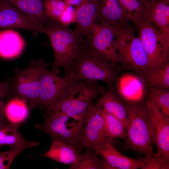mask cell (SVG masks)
Listing matches in <instances>:
<instances>
[{
	"instance_id": "cell-26",
	"label": "cell",
	"mask_w": 169,
	"mask_h": 169,
	"mask_svg": "<svg viewBox=\"0 0 169 169\" xmlns=\"http://www.w3.org/2000/svg\"><path fill=\"white\" fill-rule=\"evenodd\" d=\"M149 0H118L125 19L134 25L141 21Z\"/></svg>"
},
{
	"instance_id": "cell-27",
	"label": "cell",
	"mask_w": 169,
	"mask_h": 169,
	"mask_svg": "<svg viewBox=\"0 0 169 169\" xmlns=\"http://www.w3.org/2000/svg\"><path fill=\"white\" fill-rule=\"evenodd\" d=\"M143 76L149 86L169 90V62L160 67L149 70Z\"/></svg>"
},
{
	"instance_id": "cell-6",
	"label": "cell",
	"mask_w": 169,
	"mask_h": 169,
	"mask_svg": "<svg viewBox=\"0 0 169 169\" xmlns=\"http://www.w3.org/2000/svg\"><path fill=\"white\" fill-rule=\"evenodd\" d=\"M50 64L42 59L32 60L23 69L17 68L8 81V92L11 98L24 100L30 108L36 107L39 95L42 74Z\"/></svg>"
},
{
	"instance_id": "cell-15",
	"label": "cell",
	"mask_w": 169,
	"mask_h": 169,
	"mask_svg": "<svg viewBox=\"0 0 169 169\" xmlns=\"http://www.w3.org/2000/svg\"><path fill=\"white\" fill-rule=\"evenodd\" d=\"M143 20L150 22L169 41V0H149Z\"/></svg>"
},
{
	"instance_id": "cell-5",
	"label": "cell",
	"mask_w": 169,
	"mask_h": 169,
	"mask_svg": "<svg viewBox=\"0 0 169 169\" xmlns=\"http://www.w3.org/2000/svg\"><path fill=\"white\" fill-rule=\"evenodd\" d=\"M118 64L124 69L144 76L150 65L147 55L135 29L130 25L115 27Z\"/></svg>"
},
{
	"instance_id": "cell-34",
	"label": "cell",
	"mask_w": 169,
	"mask_h": 169,
	"mask_svg": "<svg viewBox=\"0 0 169 169\" xmlns=\"http://www.w3.org/2000/svg\"><path fill=\"white\" fill-rule=\"evenodd\" d=\"M8 87L7 81L0 82V121L6 119L4 98L8 95Z\"/></svg>"
},
{
	"instance_id": "cell-12",
	"label": "cell",
	"mask_w": 169,
	"mask_h": 169,
	"mask_svg": "<svg viewBox=\"0 0 169 169\" xmlns=\"http://www.w3.org/2000/svg\"><path fill=\"white\" fill-rule=\"evenodd\" d=\"M18 28L31 32L34 36L44 33L45 26L18 9L6 0H0V29Z\"/></svg>"
},
{
	"instance_id": "cell-24",
	"label": "cell",
	"mask_w": 169,
	"mask_h": 169,
	"mask_svg": "<svg viewBox=\"0 0 169 169\" xmlns=\"http://www.w3.org/2000/svg\"><path fill=\"white\" fill-rule=\"evenodd\" d=\"M28 105L23 100L17 97L11 98L5 107L6 119L18 126L29 115Z\"/></svg>"
},
{
	"instance_id": "cell-4",
	"label": "cell",
	"mask_w": 169,
	"mask_h": 169,
	"mask_svg": "<svg viewBox=\"0 0 169 169\" xmlns=\"http://www.w3.org/2000/svg\"><path fill=\"white\" fill-rule=\"evenodd\" d=\"M64 75L72 80L102 81L108 86L113 85L119 76L117 65L90 49L85 44Z\"/></svg>"
},
{
	"instance_id": "cell-22",
	"label": "cell",
	"mask_w": 169,
	"mask_h": 169,
	"mask_svg": "<svg viewBox=\"0 0 169 169\" xmlns=\"http://www.w3.org/2000/svg\"><path fill=\"white\" fill-rule=\"evenodd\" d=\"M39 24L45 26L51 19L46 15L43 0H6Z\"/></svg>"
},
{
	"instance_id": "cell-25",
	"label": "cell",
	"mask_w": 169,
	"mask_h": 169,
	"mask_svg": "<svg viewBox=\"0 0 169 169\" xmlns=\"http://www.w3.org/2000/svg\"><path fill=\"white\" fill-rule=\"evenodd\" d=\"M95 105L104 119L108 137L112 140L119 138L125 141L127 138V132L122 122L103 108Z\"/></svg>"
},
{
	"instance_id": "cell-2",
	"label": "cell",
	"mask_w": 169,
	"mask_h": 169,
	"mask_svg": "<svg viewBox=\"0 0 169 169\" xmlns=\"http://www.w3.org/2000/svg\"><path fill=\"white\" fill-rule=\"evenodd\" d=\"M44 33L48 37L53 50L51 70L58 74L59 68H63L66 73L84 46L85 38L75 29L52 20L45 26Z\"/></svg>"
},
{
	"instance_id": "cell-37",
	"label": "cell",
	"mask_w": 169,
	"mask_h": 169,
	"mask_svg": "<svg viewBox=\"0 0 169 169\" xmlns=\"http://www.w3.org/2000/svg\"><path fill=\"white\" fill-rule=\"evenodd\" d=\"M46 0H43L44 1V2L45 1H46Z\"/></svg>"
},
{
	"instance_id": "cell-36",
	"label": "cell",
	"mask_w": 169,
	"mask_h": 169,
	"mask_svg": "<svg viewBox=\"0 0 169 169\" xmlns=\"http://www.w3.org/2000/svg\"><path fill=\"white\" fill-rule=\"evenodd\" d=\"M99 167L100 169H115L114 168L103 159H100Z\"/></svg>"
},
{
	"instance_id": "cell-33",
	"label": "cell",
	"mask_w": 169,
	"mask_h": 169,
	"mask_svg": "<svg viewBox=\"0 0 169 169\" xmlns=\"http://www.w3.org/2000/svg\"><path fill=\"white\" fill-rule=\"evenodd\" d=\"M77 18V14L75 8L68 5L60 16L59 23L64 26H68L71 24L76 23Z\"/></svg>"
},
{
	"instance_id": "cell-11",
	"label": "cell",
	"mask_w": 169,
	"mask_h": 169,
	"mask_svg": "<svg viewBox=\"0 0 169 169\" xmlns=\"http://www.w3.org/2000/svg\"><path fill=\"white\" fill-rule=\"evenodd\" d=\"M106 134L104 119L92 104L87 112L80 140L77 146L80 152L88 148L112 141Z\"/></svg>"
},
{
	"instance_id": "cell-31",
	"label": "cell",
	"mask_w": 169,
	"mask_h": 169,
	"mask_svg": "<svg viewBox=\"0 0 169 169\" xmlns=\"http://www.w3.org/2000/svg\"><path fill=\"white\" fill-rule=\"evenodd\" d=\"M68 6L63 0H47L44 2V11L47 16L58 23Z\"/></svg>"
},
{
	"instance_id": "cell-9",
	"label": "cell",
	"mask_w": 169,
	"mask_h": 169,
	"mask_svg": "<svg viewBox=\"0 0 169 169\" xmlns=\"http://www.w3.org/2000/svg\"><path fill=\"white\" fill-rule=\"evenodd\" d=\"M84 38L90 49L113 64H118L115 27L95 23Z\"/></svg>"
},
{
	"instance_id": "cell-17",
	"label": "cell",
	"mask_w": 169,
	"mask_h": 169,
	"mask_svg": "<svg viewBox=\"0 0 169 169\" xmlns=\"http://www.w3.org/2000/svg\"><path fill=\"white\" fill-rule=\"evenodd\" d=\"M118 0H100L95 23L112 27L130 25Z\"/></svg>"
},
{
	"instance_id": "cell-19",
	"label": "cell",
	"mask_w": 169,
	"mask_h": 169,
	"mask_svg": "<svg viewBox=\"0 0 169 169\" xmlns=\"http://www.w3.org/2000/svg\"><path fill=\"white\" fill-rule=\"evenodd\" d=\"M48 150L37 157H44L65 164H72L76 162L81 154L77 147L58 141H51Z\"/></svg>"
},
{
	"instance_id": "cell-8",
	"label": "cell",
	"mask_w": 169,
	"mask_h": 169,
	"mask_svg": "<svg viewBox=\"0 0 169 169\" xmlns=\"http://www.w3.org/2000/svg\"><path fill=\"white\" fill-rule=\"evenodd\" d=\"M135 26L149 60V70L160 67L169 62V41L158 29L146 21H141Z\"/></svg>"
},
{
	"instance_id": "cell-21",
	"label": "cell",
	"mask_w": 169,
	"mask_h": 169,
	"mask_svg": "<svg viewBox=\"0 0 169 169\" xmlns=\"http://www.w3.org/2000/svg\"><path fill=\"white\" fill-rule=\"evenodd\" d=\"M25 41L18 32L11 29L0 32V56L12 59L19 56L23 51Z\"/></svg>"
},
{
	"instance_id": "cell-35",
	"label": "cell",
	"mask_w": 169,
	"mask_h": 169,
	"mask_svg": "<svg viewBox=\"0 0 169 169\" xmlns=\"http://www.w3.org/2000/svg\"><path fill=\"white\" fill-rule=\"evenodd\" d=\"M68 5L78 8L87 2L89 0H63Z\"/></svg>"
},
{
	"instance_id": "cell-14",
	"label": "cell",
	"mask_w": 169,
	"mask_h": 169,
	"mask_svg": "<svg viewBox=\"0 0 169 169\" xmlns=\"http://www.w3.org/2000/svg\"><path fill=\"white\" fill-rule=\"evenodd\" d=\"M146 103L154 120L152 144L156 147V153L169 162V117L163 114L154 105Z\"/></svg>"
},
{
	"instance_id": "cell-32",
	"label": "cell",
	"mask_w": 169,
	"mask_h": 169,
	"mask_svg": "<svg viewBox=\"0 0 169 169\" xmlns=\"http://www.w3.org/2000/svg\"><path fill=\"white\" fill-rule=\"evenodd\" d=\"M142 161L141 169H169V162L154 151L140 157Z\"/></svg>"
},
{
	"instance_id": "cell-16",
	"label": "cell",
	"mask_w": 169,
	"mask_h": 169,
	"mask_svg": "<svg viewBox=\"0 0 169 169\" xmlns=\"http://www.w3.org/2000/svg\"><path fill=\"white\" fill-rule=\"evenodd\" d=\"M91 148L115 169H137L142 166L140 157L135 159L123 155L114 147L112 141Z\"/></svg>"
},
{
	"instance_id": "cell-30",
	"label": "cell",
	"mask_w": 169,
	"mask_h": 169,
	"mask_svg": "<svg viewBox=\"0 0 169 169\" xmlns=\"http://www.w3.org/2000/svg\"><path fill=\"white\" fill-rule=\"evenodd\" d=\"M78 161L69 166L70 169H100V159L98 154L91 148L85 149Z\"/></svg>"
},
{
	"instance_id": "cell-7",
	"label": "cell",
	"mask_w": 169,
	"mask_h": 169,
	"mask_svg": "<svg viewBox=\"0 0 169 169\" xmlns=\"http://www.w3.org/2000/svg\"><path fill=\"white\" fill-rule=\"evenodd\" d=\"M43 117L44 121L42 124H36V128L49 136L51 141H62L77 148L86 118L81 120L75 119L60 111L44 113Z\"/></svg>"
},
{
	"instance_id": "cell-29",
	"label": "cell",
	"mask_w": 169,
	"mask_h": 169,
	"mask_svg": "<svg viewBox=\"0 0 169 169\" xmlns=\"http://www.w3.org/2000/svg\"><path fill=\"white\" fill-rule=\"evenodd\" d=\"M40 144L39 142L29 141L23 145L10 147L9 150L4 151H0V169H9L15 158L23 151Z\"/></svg>"
},
{
	"instance_id": "cell-23",
	"label": "cell",
	"mask_w": 169,
	"mask_h": 169,
	"mask_svg": "<svg viewBox=\"0 0 169 169\" xmlns=\"http://www.w3.org/2000/svg\"><path fill=\"white\" fill-rule=\"evenodd\" d=\"M18 127L6 119L0 121V147L3 146L10 147L18 146L28 142L21 133Z\"/></svg>"
},
{
	"instance_id": "cell-1",
	"label": "cell",
	"mask_w": 169,
	"mask_h": 169,
	"mask_svg": "<svg viewBox=\"0 0 169 169\" xmlns=\"http://www.w3.org/2000/svg\"><path fill=\"white\" fill-rule=\"evenodd\" d=\"M124 103L129 121L125 148L145 155L152 152L154 120L149 107L145 101Z\"/></svg>"
},
{
	"instance_id": "cell-10",
	"label": "cell",
	"mask_w": 169,
	"mask_h": 169,
	"mask_svg": "<svg viewBox=\"0 0 169 169\" xmlns=\"http://www.w3.org/2000/svg\"><path fill=\"white\" fill-rule=\"evenodd\" d=\"M71 80L66 76H60L47 68L45 69L40 79L36 107L47 111L59 100Z\"/></svg>"
},
{
	"instance_id": "cell-28",
	"label": "cell",
	"mask_w": 169,
	"mask_h": 169,
	"mask_svg": "<svg viewBox=\"0 0 169 169\" xmlns=\"http://www.w3.org/2000/svg\"><path fill=\"white\" fill-rule=\"evenodd\" d=\"M145 101L154 105L163 114L169 117V90L148 86Z\"/></svg>"
},
{
	"instance_id": "cell-18",
	"label": "cell",
	"mask_w": 169,
	"mask_h": 169,
	"mask_svg": "<svg viewBox=\"0 0 169 169\" xmlns=\"http://www.w3.org/2000/svg\"><path fill=\"white\" fill-rule=\"evenodd\" d=\"M96 102V105L103 108L119 119L126 131L129 121L125 105L113 85L108 86L100 95Z\"/></svg>"
},
{
	"instance_id": "cell-3",
	"label": "cell",
	"mask_w": 169,
	"mask_h": 169,
	"mask_svg": "<svg viewBox=\"0 0 169 169\" xmlns=\"http://www.w3.org/2000/svg\"><path fill=\"white\" fill-rule=\"evenodd\" d=\"M105 89L96 81L71 80L59 100L45 113L60 111L75 119H84L92 100Z\"/></svg>"
},
{
	"instance_id": "cell-13",
	"label": "cell",
	"mask_w": 169,
	"mask_h": 169,
	"mask_svg": "<svg viewBox=\"0 0 169 169\" xmlns=\"http://www.w3.org/2000/svg\"><path fill=\"white\" fill-rule=\"evenodd\" d=\"M114 88L124 103L145 101L148 87L144 77L136 73H126L119 76Z\"/></svg>"
},
{
	"instance_id": "cell-20",
	"label": "cell",
	"mask_w": 169,
	"mask_h": 169,
	"mask_svg": "<svg viewBox=\"0 0 169 169\" xmlns=\"http://www.w3.org/2000/svg\"><path fill=\"white\" fill-rule=\"evenodd\" d=\"M100 0H89L82 5L75 8L77 18L75 30L84 38L95 23Z\"/></svg>"
}]
</instances>
